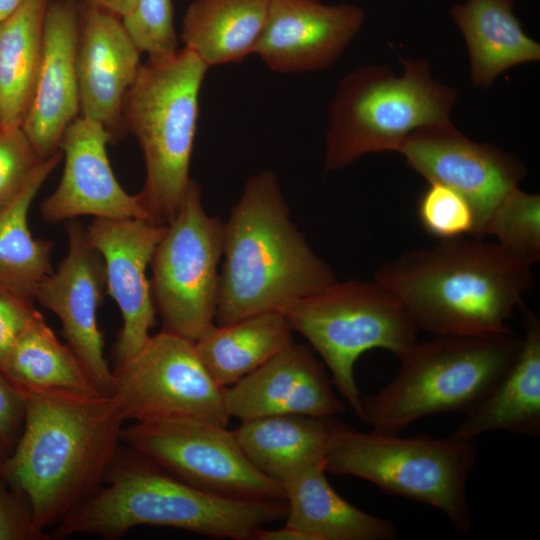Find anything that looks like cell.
<instances>
[{"mask_svg":"<svg viewBox=\"0 0 540 540\" xmlns=\"http://www.w3.org/2000/svg\"><path fill=\"white\" fill-rule=\"evenodd\" d=\"M82 1L51 0L39 69L22 128L42 159L60 150L67 126L80 112L76 53Z\"/></svg>","mask_w":540,"mask_h":540,"instance_id":"obj_19","label":"cell"},{"mask_svg":"<svg viewBox=\"0 0 540 540\" xmlns=\"http://www.w3.org/2000/svg\"><path fill=\"white\" fill-rule=\"evenodd\" d=\"M38 529L25 498L14 490L0 472V540H46Z\"/></svg>","mask_w":540,"mask_h":540,"instance_id":"obj_34","label":"cell"},{"mask_svg":"<svg viewBox=\"0 0 540 540\" xmlns=\"http://www.w3.org/2000/svg\"><path fill=\"white\" fill-rule=\"evenodd\" d=\"M255 540H309L308 537L300 530L285 524L280 529L268 530L265 527L261 528Z\"/></svg>","mask_w":540,"mask_h":540,"instance_id":"obj_38","label":"cell"},{"mask_svg":"<svg viewBox=\"0 0 540 540\" xmlns=\"http://www.w3.org/2000/svg\"><path fill=\"white\" fill-rule=\"evenodd\" d=\"M20 391L23 429L1 473L45 532L102 486L121 448L125 420L109 395Z\"/></svg>","mask_w":540,"mask_h":540,"instance_id":"obj_1","label":"cell"},{"mask_svg":"<svg viewBox=\"0 0 540 540\" xmlns=\"http://www.w3.org/2000/svg\"><path fill=\"white\" fill-rule=\"evenodd\" d=\"M112 140L102 124L86 117H77L67 126L60 141L63 175L41 203L44 221L54 224L88 215L148 220L137 196L128 194L112 171L107 155Z\"/></svg>","mask_w":540,"mask_h":540,"instance_id":"obj_17","label":"cell"},{"mask_svg":"<svg viewBox=\"0 0 540 540\" xmlns=\"http://www.w3.org/2000/svg\"><path fill=\"white\" fill-rule=\"evenodd\" d=\"M166 227L140 218L96 217L86 228L90 243L102 256L109 293L122 315L113 347L115 364L135 355L151 337L156 309L146 269Z\"/></svg>","mask_w":540,"mask_h":540,"instance_id":"obj_15","label":"cell"},{"mask_svg":"<svg viewBox=\"0 0 540 540\" xmlns=\"http://www.w3.org/2000/svg\"><path fill=\"white\" fill-rule=\"evenodd\" d=\"M521 338L503 334H433L402 355L394 378L361 396L362 419L376 430L400 434L438 413L466 415L491 391L516 358Z\"/></svg>","mask_w":540,"mask_h":540,"instance_id":"obj_5","label":"cell"},{"mask_svg":"<svg viewBox=\"0 0 540 540\" xmlns=\"http://www.w3.org/2000/svg\"><path fill=\"white\" fill-rule=\"evenodd\" d=\"M65 231L67 253L39 285L34 300L60 319L67 345L101 391L110 396L112 369L105 359L103 336L97 324V309L107 286L104 262L79 221L68 220Z\"/></svg>","mask_w":540,"mask_h":540,"instance_id":"obj_14","label":"cell"},{"mask_svg":"<svg viewBox=\"0 0 540 540\" xmlns=\"http://www.w3.org/2000/svg\"><path fill=\"white\" fill-rule=\"evenodd\" d=\"M9 456V452L4 447V445L0 442V472H2V468Z\"/></svg>","mask_w":540,"mask_h":540,"instance_id":"obj_40","label":"cell"},{"mask_svg":"<svg viewBox=\"0 0 540 540\" xmlns=\"http://www.w3.org/2000/svg\"><path fill=\"white\" fill-rule=\"evenodd\" d=\"M63 158L61 149L44 159L16 197L0 210V290L34 300L42 281L53 271L52 242L35 239L28 213L34 197ZM35 301V300H34Z\"/></svg>","mask_w":540,"mask_h":540,"instance_id":"obj_26","label":"cell"},{"mask_svg":"<svg viewBox=\"0 0 540 540\" xmlns=\"http://www.w3.org/2000/svg\"><path fill=\"white\" fill-rule=\"evenodd\" d=\"M37 312L34 300L0 290V367L20 333Z\"/></svg>","mask_w":540,"mask_h":540,"instance_id":"obj_35","label":"cell"},{"mask_svg":"<svg viewBox=\"0 0 540 540\" xmlns=\"http://www.w3.org/2000/svg\"><path fill=\"white\" fill-rule=\"evenodd\" d=\"M402 63L400 76L372 64L341 78L329 106L325 171L344 169L371 153L397 152L410 133L451 121L457 90L435 79L425 59Z\"/></svg>","mask_w":540,"mask_h":540,"instance_id":"obj_7","label":"cell"},{"mask_svg":"<svg viewBox=\"0 0 540 540\" xmlns=\"http://www.w3.org/2000/svg\"><path fill=\"white\" fill-rule=\"evenodd\" d=\"M121 442L203 491L231 499L286 501L280 482L260 472L224 426L190 420L134 423Z\"/></svg>","mask_w":540,"mask_h":540,"instance_id":"obj_12","label":"cell"},{"mask_svg":"<svg viewBox=\"0 0 540 540\" xmlns=\"http://www.w3.org/2000/svg\"><path fill=\"white\" fill-rule=\"evenodd\" d=\"M140 53L120 17L82 2L76 53L80 113L102 124L113 140L124 130L122 106L140 69Z\"/></svg>","mask_w":540,"mask_h":540,"instance_id":"obj_20","label":"cell"},{"mask_svg":"<svg viewBox=\"0 0 540 540\" xmlns=\"http://www.w3.org/2000/svg\"><path fill=\"white\" fill-rule=\"evenodd\" d=\"M223 267L215 324L280 310L337 281L291 220L276 173L246 181L224 222Z\"/></svg>","mask_w":540,"mask_h":540,"instance_id":"obj_3","label":"cell"},{"mask_svg":"<svg viewBox=\"0 0 540 540\" xmlns=\"http://www.w3.org/2000/svg\"><path fill=\"white\" fill-rule=\"evenodd\" d=\"M51 0H23L0 22V124L22 126L41 58L43 26Z\"/></svg>","mask_w":540,"mask_h":540,"instance_id":"obj_29","label":"cell"},{"mask_svg":"<svg viewBox=\"0 0 540 540\" xmlns=\"http://www.w3.org/2000/svg\"><path fill=\"white\" fill-rule=\"evenodd\" d=\"M270 0H194L181 29L184 48L208 68L242 61L254 52Z\"/></svg>","mask_w":540,"mask_h":540,"instance_id":"obj_25","label":"cell"},{"mask_svg":"<svg viewBox=\"0 0 540 540\" xmlns=\"http://www.w3.org/2000/svg\"><path fill=\"white\" fill-rule=\"evenodd\" d=\"M330 427V418L272 415L243 420L233 434L247 459L282 484L309 466L325 464Z\"/></svg>","mask_w":540,"mask_h":540,"instance_id":"obj_24","label":"cell"},{"mask_svg":"<svg viewBox=\"0 0 540 540\" xmlns=\"http://www.w3.org/2000/svg\"><path fill=\"white\" fill-rule=\"evenodd\" d=\"M519 310L524 336L516 358L451 436L474 440L496 430L540 435V320L525 304Z\"/></svg>","mask_w":540,"mask_h":540,"instance_id":"obj_21","label":"cell"},{"mask_svg":"<svg viewBox=\"0 0 540 540\" xmlns=\"http://www.w3.org/2000/svg\"><path fill=\"white\" fill-rule=\"evenodd\" d=\"M514 1L465 0L451 9L467 46L474 87L487 89L506 70L540 60V44L524 32Z\"/></svg>","mask_w":540,"mask_h":540,"instance_id":"obj_22","label":"cell"},{"mask_svg":"<svg viewBox=\"0 0 540 540\" xmlns=\"http://www.w3.org/2000/svg\"><path fill=\"white\" fill-rule=\"evenodd\" d=\"M397 152L428 182L444 184L470 202L476 215L473 238L477 239H484L491 213L526 175L519 157L493 144L471 140L452 121L410 133Z\"/></svg>","mask_w":540,"mask_h":540,"instance_id":"obj_13","label":"cell"},{"mask_svg":"<svg viewBox=\"0 0 540 540\" xmlns=\"http://www.w3.org/2000/svg\"><path fill=\"white\" fill-rule=\"evenodd\" d=\"M120 448L98 491L53 528L50 538L90 534L117 539L142 525L220 539L255 540L287 515L286 501H248L203 491L146 457Z\"/></svg>","mask_w":540,"mask_h":540,"instance_id":"obj_4","label":"cell"},{"mask_svg":"<svg viewBox=\"0 0 540 540\" xmlns=\"http://www.w3.org/2000/svg\"><path fill=\"white\" fill-rule=\"evenodd\" d=\"M292 333L284 314L271 310L215 325L194 343L214 381L228 387L292 344Z\"/></svg>","mask_w":540,"mask_h":540,"instance_id":"obj_27","label":"cell"},{"mask_svg":"<svg viewBox=\"0 0 540 540\" xmlns=\"http://www.w3.org/2000/svg\"><path fill=\"white\" fill-rule=\"evenodd\" d=\"M43 160L22 126L0 124V210L16 197Z\"/></svg>","mask_w":540,"mask_h":540,"instance_id":"obj_33","label":"cell"},{"mask_svg":"<svg viewBox=\"0 0 540 540\" xmlns=\"http://www.w3.org/2000/svg\"><path fill=\"white\" fill-rule=\"evenodd\" d=\"M138 1L139 0H84L83 2L87 5L110 12L122 19L134 11Z\"/></svg>","mask_w":540,"mask_h":540,"instance_id":"obj_37","label":"cell"},{"mask_svg":"<svg viewBox=\"0 0 540 540\" xmlns=\"http://www.w3.org/2000/svg\"><path fill=\"white\" fill-rule=\"evenodd\" d=\"M423 229L438 240L474 237L476 215L470 202L456 190L428 182L417 206Z\"/></svg>","mask_w":540,"mask_h":540,"instance_id":"obj_31","label":"cell"},{"mask_svg":"<svg viewBox=\"0 0 540 540\" xmlns=\"http://www.w3.org/2000/svg\"><path fill=\"white\" fill-rule=\"evenodd\" d=\"M111 398L125 421L199 420L226 427L230 417L219 386L195 343L161 331L112 369Z\"/></svg>","mask_w":540,"mask_h":540,"instance_id":"obj_11","label":"cell"},{"mask_svg":"<svg viewBox=\"0 0 540 540\" xmlns=\"http://www.w3.org/2000/svg\"><path fill=\"white\" fill-rule=\"evenodd\" d=\"M224 222L206 213L193 179L150 265L151 293L163 331L193 342L215 327Z\"/></svg>","mask_w":540,"mask_h":540,"instance_id":"obj_10","label":"cell"},{"mask_svg":"<svg viewBox=\"0 0 540 540\" xmlns=\"http://www.w3.org/2000/svg\"><path fill=\"white\" fill-rule=\"evenodd\" d=\"M0 371L19 390L104 394L76 354L58 340L39 311L10 348Z\"/></svg>","mask_w":540,"mask_h":540,"instance_id":"obj_28","label":"cell"},{"mask_svg":"<svg viewBox=\"0 0 540 540\" xmlns=\"http://www.w3.org/2000/svg\"><path fill=\"white\" fill-rule=\"evenodd\" d=\"M23 0H0V22L7 18Z\"/></svg>","mask_w":540,"mask_h":540,"instance_id":"obj_39","label":"cell"},{"mask_svg":"<svg viewBox=\"0 0 540 540\" xmlns=\"http://www.w3.org/2000/svg\"><path fill=\"white\" fill-rule=\"evenodd\" d=\"M208 67L178 49L141 64L122 106V125L143 152L146 178L136 195L148 221L168 225L177 215L191 178L199 95Z\"/></svg>","mask_w":540,"mask_h":540,"instance_id":"obj_6","label":"cell"},{"mask_svg":"<svg viewBox=\"0 0 540 540\" xmlns=\"http://www.w3.org/2000/svg\"><path fill=\"white\" fill-rule=\"evenodd\" d=\"M493 236L509 254L532 266L540 259V195L517 187L491 213L483 238Z\"/></svg>","mask_w":540,"mask_h":540,"instance_id":"obj_30","label":"cell"},{"mask_svg":"<svg viewBox=\"0 0 540 540\" xmlns=\"http://www.w3.org/2000/svg\"><path fill=\"white\" fill-rule=\"evenodd\" d=\"M363 22V10L353 4L270 0L253 53L278 73L322 70L339 59Z\"/></svg>","mask_w":540,"mask_h":540,"instance_id":"obj_16","label":"cell"},{"mask_svg":"<svg viewBox=\"0 0 540 540\" xmlns=\"http://www.w3.org/2000/svg\"><path fill=\"white\" fill-rule=\"evenodd\" d=\"M474 440L362 432L331 420L325 470L367 480L382 491L429 505L461 532L471 528L467 483Z\"/></svg>","mask_w":540,"mask_h":540,"instance_id":"obj_8","label":"cell"},{"mask_svg":"<svg viewBox=\"0 0 540 540\" xmlns=\"http://www.w3.org/2000/svg\"><path fill=\"white\" fill-rule=\"evenodd\" d=\"M324 465L309 466L282 483L286 524L309 540H393L395 525L343 499L326 478Z\"/></svg>","mask_w":540,"mask_h":540,"instance_id":"obj_23","label":"cell"},{"mask_svg":"<svg viewBox=\"0 0 540 540\" xmlns=\"http://www.w3.org/2000/svg\"><path fill=\"white\" fill-rule=\"evenodd\" d=\"M122 22L139 51L149 58L166 57L178 50L172 0H139Z\"/></svg>","mask_w":540,"mask_h":540,"instance_id":"obj_32","label":"cell"},{"mask_svg":"<svg viewBox=\"0 0 540 540\" xmlns=\"http://www.w3.org/2000/svg\"><path fill=\"white\" fill-rule=\"evenodd\" d=\"M530 265L496 242L459 237L401 254L376 272L377 282L432 334H503L533 285Z\"/></svg>","mask_w":540,"mask_h":540,"instance_id":"obj_2","label":"cell"},{"mask_svg":"<svg viewBox=\"0 0 540 540\" xmlns=\"http://www.w3.org/2000/svg\"><path fill=\"white\" fill-rule=\"evenodd\" d=\"M280 311L292 330L319 353L333 385L359 418L362 394L354 377L356 361L375 348L399 357L419 332L401 301L376 280H337Z\"/></svg>","mask_w":540,"mask_h":540,"instance_id":"obj_9","label":"cell"},{"mask_svg":"<svg viewBox=\"0 0 540 540\" xmlns=\"http://www.w3.org/2000/svg\"><path fill=\"white\" fill-rule=\"evenodd\" d=\"M24 416L22 392L0 371V442L9 454L21 435Z\"/></svg>","mask_w":540,"mask_h":540,"instance_id":"obj_36","label":"cell"},{"mask_svg":"<svg viewBox=\"0 0 540 540\" xmlns=\"http://www.w3.org/2000/svg\"><path fill=\"white\" fill-rule=\"evenodd\" d=\"M332 380L309 346L292 343L263 365L224 387L229 417L272 415L331 418L345 410Z\"/></svg>","mask_w":540,"mask_h":540,"instance_id":"obj_18","label":"cell"}]
</instances>
